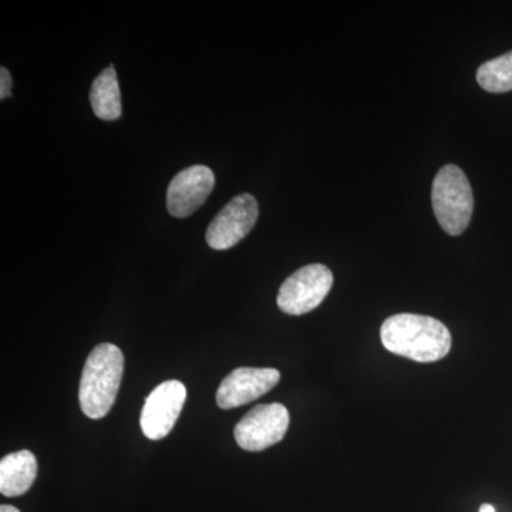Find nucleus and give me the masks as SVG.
<instances>
[{
  "label": "nucleus",
  "instance_id": "1",
  "mask_svg": "<svg viewBox=\"0 0 512 512\" xmlns=\"http://www.w3.org/2000/svg\"><path fill=\"white\" fill-rule=\"evenodd\" d=\"M380 339L389 352L419 363L443 359L453 342L443 322L414 313H399L384 320Z\"/></svg>",
  "mask_w": 512,
  "mask_h": 512
},
{
  "label": "nucleus",
  "instance_id": "2",
  "mask_svg": "<svg viewBox=\"0 0 512 512\" xmlns=\"http://www.w3.org/2000/svg\"><path fill=\"white\" fill-rule=\"evenodd\" d=\"M124 372L123 352L116 345L96 346L84 365L79 386V403L89 419H103L109 414L119 393Z\"/></svg>",
  "mask_w": 512,
  "mask_h": 512
},
{
  "label": "nucleus",
  "instance_id": "3",
  "mask_svg": "<svg viewBox=\"0 0 512 512\" xmlns=\"http://www.w3.org/2000/svg\"><path fill=\"white\" fill-rule=\"evenodd\" d=\"M431 204L440 227L458 237L466 231L474 211L470 181L457 165L447 164L434 177Z\"/></svg>",
  "mask_w": 512,
  "mask_h": 512
},
{
  "label": "nucleus",
  "instance_id": "4",
  "mask_svg": "<svg viewBox=\"0 0 512 512\" xmlns=\"http://www.w3.org/2000/svg\"><path fill=\"white\" fill-rule=\"evenodd\" d=\"M333 285V274L328 266H303L279 288V309L286 315H305L325 301Z\"/></svg>",
  "mask_w": 512,
  "mask_h": 512
},
{
  "label": "nucleus",
  "instance_id": "5",
  "mask_svg": "<svg viewBox=\"0 0 512 512\" xmlns=\"http://www.w3.org/2000/svg\"><path fill=\"white\" fill-rule=\"evenodd\" d=\"M289 421L291 417L284 404H259L239 421L234 431L235 440L242 450H265L284 439Z\"/></svg>",
  "mask_w": 512,
  "mask_h": 512
},
{
  "label": "nucleus",
  "instance_id": "6",
  "mask_svg": "<svg viewBox=\"0 0 512 512\" xmlns=\"http://www.w3.org/2000/svg\"><path fill=\"white\" fill-rule=\"evenodd\" d=\"M187 400V389L178 380L158 384L144 402L140 426L148 440H161L174 429Z\"/></svg>",
  "mask_w": 512,
  "mask_h": 512
},
{
  "label": "nucleus",
  "instance_id": "7",
  "mask_svg": "<svg viewBox=\"0 0 512 512\" xmlns=\"http://www.w3.org/2000/svg\"><path fill=\"white\" fill-rule=\"evenodd\" d=\"M258 202L251 194L232 198L207 229V242L212 249L225 251L247 237L258 221Z\"/></svg>",
  "mask_w": 512,
  "mask_h": 512
},
{
  "label": "nucleus",
  "instance_id": "8",
  "mask_svg": "<svg viewBox=\"0 0 512 512\" xmlns=\"http://www.w3.org/2000/svg\"><path fill=\"white\" fill-rule=\"evenodd\" d=\"M281 380L276 369L239 367L222 380L217 392V404L222 410L235 409L255 402Z\"/></svg>",
  "mask_w": 512,
  "mask_h": 512
},
{
  "label": "nucleus",
  "instance_id": "9",
  "mask_svg": "<svg viewBox=\"0 0 512 512\" xmlns=\"http://www.w3.org/2000/svg\"><path fill=\"white\" fill-rule=\"evenodd\" d=\"M215 175L205 165H192L180 171L167 191L168 212L175 218H187L210 197L214 190Z\"/></svg>",
  "mask_w": 512,
  "mask_h": 512
},
{
  "label": "nucleus",
  "instance_id": "10",
  "mask_svg": "<svg viewBox=\"0 0 512 512\" xmlns=\"http://www.w3.org/2000/svg\"><path fill=\"white\" fill-rule=\"evenodd\" d=\"M37 476L35 454L29 450L8 454L0 461V493L19 497L28 493Z\"/></svg>",
  "mask_w": 512,
  "mask_h": 512
},
{
  "label": "nucleus",
  "instance_id": "11",
  "mask_svg": "<svg viewBox=\"0 0 512 512\" xmlns=\"http://www.w3.org/2000/svg\"><path fill=\"white\" fill-rule=\"evenodd\" d=\"M90 104L100 120L114 121L121 117L119 79L113 66L107 67L94 79L90 89Z\"/></svg>",
  "mask_w": 512,
  "mask_h": 512
},
{
  "label": "nucleus",
  "instance_id": "12",
  "mask_svg": "<svg viewBox=\"0 0 512 512\" xmlns=\"http://www.w3.org/2000/svg\"><path fill=\"white\" fill-rule=\"evenodd\" d=\"M477 82L490 93H507L512 90V52L505 53L481 64Z\"/></svg>",
  "mask_w": 512,
  "mask_h": 512
},
{
  "label": "nucleus",
  "instance_id": "13",
  "mask_svg": "<svg viewBox=\"0 0 512 512\" xmlns=\"http://www.w3.org/2000/svg\"><path fill=\"white\" fill-rule=\"evenodd\" d=\"M12 92V77L6 67L0 69V99L5 100Z\"/></svg>",
  "mask_w": 512,
  "mask_h": 512
},
{
  "label": "nucleus",
  "instance_id": "14",
  "mask_svg": "<svg viewBox=\"0 0 512 512\" xmlns=\"http://www.w3.org/2000/svg\"><path fill=\"white\" fill-rule=\"evenodd\" d=\"M0 512H20L18 508L12 507V505H2Z\"/></svg>",
  "mask_w": 512,
  "mask_h": 512
},
{
  "label": "nucleus",
  "instance_id": "15",
  "mask_svg": "<svg viewBox=\"0 0 512 512\" xmlns=\"http://www.w3.org/2000/svg\"><path fill=\"white\" fill-rule=\"evenodd\" d=\"M478 512H495V508L491 504H483Z\"/></svg>",
  "mask_w": 512,
  "mask_h": 512
}]
</instances>
